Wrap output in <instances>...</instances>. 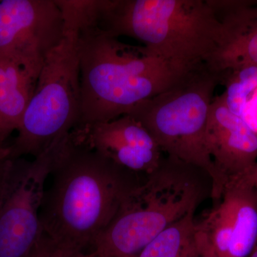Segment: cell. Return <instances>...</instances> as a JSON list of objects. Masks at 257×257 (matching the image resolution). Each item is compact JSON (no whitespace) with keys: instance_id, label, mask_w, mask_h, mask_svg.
<instances>
[{"instance_id":"1","label":"cell","mask_w":257,"mask_h":257,"mask_svg":"<svg viewBox=\"0 0 257 257\" xmlns=\"http://www.w3.org/2000/svg\"><path fill=\"white\" fill-rule=\"evenodd\" d=\"M145 176L119 167L77 141L61 140L40 209L42 231L84 251L108 226Z\"/></svg>"},{"instance_id":"19","label":"cell","mask_w":257,"mask_h":257,"mask_svg":"<svg viewBox=\"0 0 257 257\" xmlns=\"http://www.w3.org/2000/svg\"><path fill=\"white\" fill-rule=\"evenodd\" d=\"M257 190V163L243 174Z\"/></svg>"},{"instance_id":"11","label":"cell","mask_w":257,"mask_h":257,"mask_svg":"<svg viewBox=\"0 0 257 257\" xmlns=\"http://www.w3.org/2000/svg\"><path fill=\"white\" fill-rule=\"evenodd\" d=\"M224 26L225 43L214 70L257 66V2L211 0Z\"/></svg>"},{"instance_id":"2","label":"cell","mask_w":257,"mask_h":257,"mask_svg":"<svg viewBox=\"0 0 257 257\" xmlns=\"http://www.w3.org/2000/svg\"><path fill=\"white\" fill-rule=\"evenodd\" d=\"M77 36L82 100L77 126L108 122L127 114L139 103L170 89L187 73L146 47L124 43L98 28Z\"/></svg>"},{"instance_id":"15","label":"cell","mask_w":257,"mask_h":257,"mask_svg":"<svg viewBox=\"0 0 257 257\" xmlns=\"http://www.w3.org/2000/svg\"><path fill=\"white\" fill-rule=\"evenodd\" d=\"M224 84L226 106L231 112L243 118L248 103L257 91V66L246 65L219 72Z\"/></svg>"},{"instance_id":"14","label":"cell","mask_w":257,"mask_h":257,"mask_svg":"<svg viewBox=\"0 0 257 257\" xmlns=\"http://www.w3.org/2000/svg\"><path fill=\"white\" fill-rule=\"evenodd\" d=\"M193 211L164 230L139 257H192L197 222Z\"/></svg>"},{"instance_id":"18","label":"cell","mask_w":257,"mask_h":257,"mask_svg":"<svg viewBox=\"0 0 257 257\" xmlns=\"http://www.w3.org/2000/svg\"><path fill=\"white\" fill-rule=\"evenodd\" d=\"M13 160L9 157L8 146L0 147V200L13 166Z\"/></svg>"},{"instance_id":"12","label":"cell","mask_w":257,"mask_h":257,"mask_svg":"<svg viewBox=\"0 0 257 257\" xmlns=\"http://www.w3.org/2000/svg\"><path fill=\"white\" fill-rule=\"evenodd\" d=\"M220 202L232 224L228 257H246L257 244V190L242 174L227 181Z\"/></svg>"},{"instance_id":"13","label":"cell","mask_w":257,"mask_h":257,"mask_svg":"<svg viewBox=\"0 0 257 257\" xmlns=\"http://www.w3.org/2000/svg\"><path fill=\"white\" fill-rule=\"evenodd\" d=\"M38 77L13 61L0 57V147L18 131Z\"/></svg>"},{"instance_id":"16","label":"cell","mask_w":257,"mask_h":257,"mask_svg":"<svg viewBox=\"0 0 257 257\" xmlns=\"http://www.w3.org/2000/svg\"><path fill=\"white\" fill-rule=\"evenodd\" d=\"M27 257H97L94 252L85 253L61 244L42 231L32 251Z\"/></svg>"},{"instance_id":"10","label":"cell","mask_w":257,"mask_h":257,"mask_svg":"<svg viewBox=\"0 0 257 257\" xmlns=\"http://www.w3.org/2000/svg\"><path fill=\"white\" fill-rule=\"evenodd\" d=\"M206 145L225 184L257 163V134L242 117L229 110L224 93L214 96L211 101Z\"/></svg>"},{"instance_id":"9","label":"cell","mask_w":257,"mask_h":257,"mask_svg":"<svg viewBox=\"0 0 257 257\" xmlns=\"http://www.w3.org/2000/svg\"><path fill=\"white\" fill-rule=\"evenodd\" d=\"M71 133L115 165L140 175L156 170L164 156L151 134L128 114L108 122L77 126Z\"/></svg>"},{"instance_id":"5","label":"cell","mask_w":257,"mask_h":257,"mask_svg":"<svg viewBox=\"0 0 257 257\" xmlns=\"http://www.w3.org/2000/svg\"><path fill=\"white\" fill-rule=\"evenodd\" d=\"M220 84L219 72L204 66L127 114L148 130L165 155L207 171L214 182L212 199L217 202L225 184L208 152L206 130L214 91Z\"/></svg>"},{"instance_id":"21","label":"cell","mask_w":257,"mask_h":257,"mask_svg":"<svg viewBox=\"0 0 257 257\" xmlns=\"http://www.w3.org/2000/svg\"><path fill=\"white\" fill-rule=\"evenodd\" d=\"M97 257H109V256H98V255H96Z\"/></svg>"},{"instance_id":"3","label":"cell","mask_w":257,"mask_h":257,"mask_svg":"<svg viewBox=\"0 0 257 257\" xmlns=\"http://www.w3.org/2000/svg\"><path fill=\"white\" fill-rule=\"evenodd\" d=\"M98 28L141 42L185 72L213 69L225 43L211 0H109Z\"/></svg>"},{"instance_id":"4","label":"cell","mask_w":257,"mask_h":257,"mask_svg":"<svg viewBox=\"0 0 257 257\" xmlns=\"http://www.w3.org/2000/svg\"><path fill=\"white\" fill-rule=\"evenodd\" d=\"M213 191L207 171L164 155L98 235L93 251L98 256L139 257L164 230L212 199Z\"/></svg>"},{"instance_id":"8","label":"cell","mask_w":257,"mask_h":257,"mask_svg":"<svg viewBox=\"0 0 257 257\" xmlns=\"http://www.w3.org/2000/svg\"><path fill=\"white\" fill-rule=\"evenodd\" d=\"M64 37L55 0L0 1V57L39 77L47 56Z\"/></svg>"},{"instance_id":"17","label":"cell","mask_w":257,"mask_h":257,"mask_svg":"<svg viewBox=\"0 0 257 257\" xmlns=\"http://www.w3.org/2000/svg\"><path fill=\"white\" fill-rule=\"evenodd\" d=\"M197 228L192 257H219L207 234L198 227L197 222Z\"/></svg>"},{"instance_id":"7","label":"cell","mask_w":257,"mask_h":257,"mask_svg":"<svg viewBox=\"0 0 257 257\" xmlns=\"http://www.w3.org/2000/svg\"><path fill=\"white\" fill-rule=\"evenodd\" d=\"M60 140L32 161L13 160L0 200V257H27L41 236L40 209Z\"/></svg>"},{"instance_id":"6","label":"cell","mask_w":257,"mask_h":257,"mask_svg":"<svg viewBox=\"0 0 257 257\" xmlns=\"http://www.w3.org/2000/svg\"><path fill=\"white\" fill-rule=\"evenodd\" d=\"M81 84L77 36L64 33L47 56L36 87L10 146L12 160L40 156L79 124Z\"/></svg>"},{"instance_id":"20","label":"cell","mask_w":257,"mask_h":257,"mask_svg":"<svg viewBox=\"0 0 257 257\" xmlns=\"http://www.w3.org/2000/svg\"><path fill=\"white\" fill-rule=\"evenodd\" d=\"M250 257H257V244L255 246L253 251H251V254H250Z\"/></svg>"}]
</instances>
